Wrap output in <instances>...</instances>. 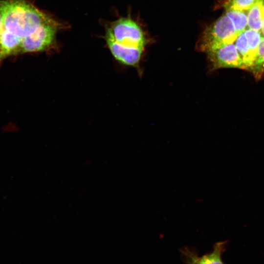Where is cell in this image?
I'll return each instance as SVG.
<instances>
[{"label":"cell","instance_id":"cell-8","mask_svg":"<svg viewBox=\"0 0 264 264\" xmlns=\"http://www.w3.org/2000/svg\"><path fill=\"white\" fill-rule=\"evenodd\" d=\"M227 241L217 242L214 245L213 251L199 259L198 264H222L221 256L224 251Z\"/></svg>","mask_w":264,"mask_h":264},{"label":"cell","instance_id":"cell-15","mask_svg":"<svg viewBox=\"0 0 264 264\" xmlns=\"http://www.w3.org/2000/svg\"><path fill=\"white\" fill-rule=\"evenodd\" d=\"M259 2L262 8L264 9V0H259Z\"/></svg>","mask_w":264,"mask_h":264},{"label":"cell","instance_id":"cell-1","mask_svg":"<svg viewBox=\"0 0 264 264\" xmlns=\"http://www.w3.org/2000/svg\"><path fill=\"white\" fill-rule=\"evenodd\" d=\"M55 20L29 1L2 0L0 61L20 54L25 39Z\"/></svg>","mask_w":264,"mask_h":264},{"label":"cell","instance_id":"cell-10","mask_svg":"<svg viewBox=\"0 0 264 264\" xmlns=\"http://www.w3.org/2000/svg\"><path fill=\"white\" fill-rule=\"evenodd\" d=\"M251 54L254 60L258 47L263 36L261 32L247 28L244 31Z\"/></svg>","mask_w":264,"mask_h":264},{"label":"cell","instance_id":"cell-12","mask_svg":"<svg viewBox=\"0 0 264 264\" xmlns=\"http://www.w3.org/2000/svg\"><path fill=\"white\" fill-rule=\"evenodd\" d=\"M259 0H229L226 2L232 7L247 12Z\"/></svg>","mask_w":264,"mask_h":264},{"label":"cell","instance_id":"cell-6","mask_svg":"<svg viewBox=\"0 0 264 264\" xmlns=\"http://www.w3.org/2000/svg\"><path fill=\"white\" fill-rule=\"evenodd\" d=\"M225 14L232 21L238 36L247 28V12L235 9L227 2L224 5Z\"/></svg>","mask_w":264,"mask_h":264},{"label":"cell","instance_id":"cell-5","mask_svg":"<svg viewBox=\"0 0 264 264\" xmlns=\"http://www.w3.org/2000/svg\"><path fill=\"white\" fill-rule=\"evenodd\" d=\"M242 63V69L250 71L253 64V57L245 34H239L234 42Z\"/></svg>","mask_w":264,"mask_h":264},{"label":"cell","instance_id":"cell-14","mask_svg":"<svg viewBox=\"0 0 264 264\" xmlns=\"http://www.w3.org/2000/svg\"><path fill=\"white\" fill-rule=\"evenodd\" d=\"M261 32L262 34L263 35V36L264 37V9H263V19H262Z\"/></svg>","mask_w":264,"mask_h":264},{"label":"cell","instance_id":"cell-3","mask_svg":"<svg viewBox=\"0 0 264 264\" xmlns=\"http://www.w3.org/2000/svg\"><path fill=\"white\" fill-rule=\"evenodd\" d=\"M237 36L232 21L224 14L204 31L197 47L206 52L215 47L234 43Z\"/></svg>","mask_w":264,"mask_h":264},{"label":"cell","instance_id":"cell-2","mask_svg":"<svg viewBox=\"0 0 264 264\" xmlns=\"http://www.w3.org/2000/svg\"><path fill=\"white\" fill-rule=\"evenodd\" d=\"M106 44L114 59L121 64L138 66L146 38L140 26L129 17H122L106 27Z\"/></svg>","mask_w":264,"mask_h":264},{"label":"cell","instance_id":"cell-13","mask_svg":"<svg viewBox=\"0 0 264 264\" xmlns=\"http://www.w3.org/2000/svg\"><path fill=\"white\" fill-rule=\"evenodd\" d=\"M2 0H0V33L1 22H2Z\"/></svg>","mask_w":264,"mask_h":264},{"label":"cell","instance_id":"cell-9","mask_svg":"<svg viewBox=\"0 0 264 264\" xmlns=\"http://www.w3.org/2000/svg\"><path fill=\"white\" fill-rule=\"evenodd\" d=\"M250 72L257 80L261 79L264 74V37L263 36L259 44L256 57Z\"/></svg>","mask_w":264,"mask_h":264},{"label":"cell","instance_id":"cell-4","mask_svg":"<svg viewBox=\"0 0 264 264\" xmlns=\"http://www.w3.org/2000/svg\"><path fill=\"white\" fill-rule=\"evenodd\" d=\"M206 52L213 69L221 68L242 69V61L234 43L215 47Z\"/></svg>","mask_w":264,"mask_h":264},{"label":"cell","instance_id":"cell-11","mask_svg":"<svg viewBox=\"0 0 264 264\" xmlns=\"http://www.w3.org/2000/svg\"><path fill=\"white\" fill-rule=\"evenodd\" d=\"M181 259L186 263L198 264L199 257L195 249L184 247L180 250Z\"/></svg>","mask_w":264,"mask_h":264},{"label":"cell","instance_id":"cell-7","mask_svg":"<svg viewBox=\"0 0 264 264\" xmlns=\"http://www.w3.org/2000/svg\"><path fill=\"white\" fill-rule=\"evenodd\" d=\"M263 14V9L259 1L247 11L249 29L261 32Z\"/></svg>","mask_w":264,"mask_h":264}]
</instances>
